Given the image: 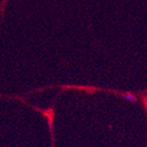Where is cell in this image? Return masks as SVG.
I'll list each match as a JSON object with an SVG mask.
<instances>
[{
  "label": "cell",
  "mask_w": 147,
  "mask_h": 147,
  "mask_svg": "<svg viewBox=\"0 0 147 147\" xmlns=\"http://www.w3.org/2000/svg\"><path fill=\"white\" fill-rule=\"evenodd\" d=\"M123 96V98H125V100L130 101V102H135V101H136V97L131 93H125Z\"/></svg>",
  "instance_id": "cell-1"
}]
</instances>
